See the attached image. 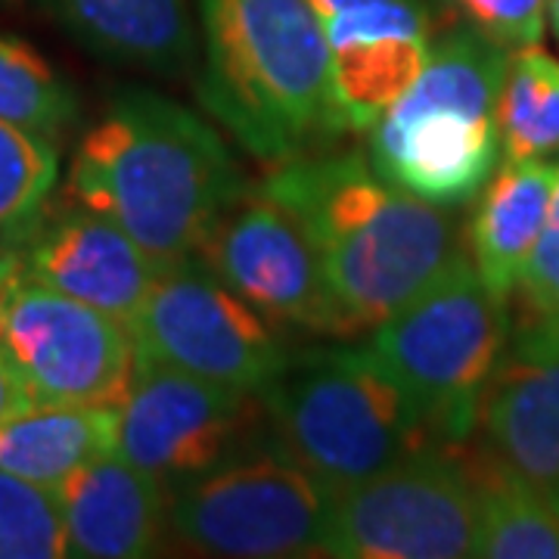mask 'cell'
Returning <instances> with one entry per match:
<instances>
[{
    "instance_id": "cell-2",
    "label": "cell",
    "mask_w": 559,
    "mask_h": 559,
    "mask_svg": "<svg viewBox=\"0 0 559 559\" xmlns=\"http://www.w3.org/2000/svg\"><path fill=\"white\" fill-rule=\"evenodd\" d=\"M249 187L212 121L146 87H121L69 168V200L119 224L162 267L190 259Z\"/></svg>"
},
{
    "instance_id": "cell-9",
    "label": "cell",
    "mask_w": 559,
    "mask_h": 559,
    "mask_svg": "<svg viewBox=\"0 0 559 559\" xmlns=\"http://www.w3.org/2000/svg\"><path fill=\"white\" fill-rule=\"evenodd\" d=\"M128 330L140 355L246 395H259L293 358L277 326L197 255L162 267Z\"/></svg>"
},
{
    "instance_id": "cell-11",
    "label": "cell",
    "mask_w": 559,
    "mask_h": 559,
    "mask_svg": "<svg viewBox=\"0 0 559 559\" xmlns=\"http://www.w3.org/2000/svg\"><path fill=\"white\" fill-rule=\"evenodd\" d=\"M193 255L274 326L355 336L299 221L259 183L212 224Z\"/></svg>"
},
{
    "instance_id": "cell-1",
    "label": "cell",
    "mask_w": 559,
    "mask_h": 559,
    "mask_svg": "<svg viewBox=\"0 0 559 559\" xmlns=\"http://www.w3.org/2000/svg\"><path fill=\"white\" fill-rule=\"evenodd\" d=\"M259 187L299 221L355 333L377 330L466 252L451 209L380 178L367 153H301Z\"/></svg>"
},
{
    "instance_id": "cell-14",
    "label": "cell",
    "mask_w": 559,
    "mask_h": 559,
    "mask_svg": "<svg viewBox=\"0 0 559 559\" xmlns=\"http://www.w3.org/2000/svg\"><path fill=\"white\" fill-rule=\"evenodd\" d=\"M479 454L559 488V314L520 311L476 419Z\"/></svg>"
},
{
    "instance_id": "cell-25",
    "label": "cell",
    "mask_w": 559,
    "mask_h": 559,
    "mask_svg": "<svg viewBox=\"0 0 559 559\" xmlns=\"http://www.w3.org/2000/svg\"><path fill=\"white\" fill-rule=\"evenodd\" d=\"M466 28L503 50L540 44L547 28V0H444Z\"/></svg>"
},
{
    "instance_id": "cell-10",
    "label": "cell",
    "mask_w": 559,
    "mask_h": 559,
    "mask_svg": "<svg viewBox=\"0 0 559 559\" xmlns=\"http://www.w3.org/2000/svg\"><path fill=\"white\" fill-rule=\"evenodd\" d=\"M0 352L35 404L119 407L134 377V336L121 320L16 274L0 286Z\"/></svg>"
},
{
    "instance_id": "cell-20",
    "label": "cell",
    "mask_w": 559,
    "mask_h": 559,
    "mask_svg": "<svg viewBox=\"0 0 559 559\" xmlns=\"http://www.w3.org/2000/svg\"><path fill=\"white\" fill-rule=\"evenodd\" d=\"M479 528L473 557L559 559V513L544 488L476 451Z\"/></svg>"
},
{
    "instance_id": "cell-23",
    "label": "cell",
    "mask_w": 559,
    "mask_h": 559,
    "mask_svg": "<svg viewBox=\"0 0 559 559\" xmlns=\"http://www.w3.org/2000/svg\"><path fill=\"white\" fill-rule=\"evenodd\" d=\"M60 175L57 143L0 119V246L16 242L47 212Z\"/></svg>"
},
{
    "instance_id": "cell-3",
    "label": "cell",
    "mask_w": 559,
    "mask_h": 559,
    "mask_svg": "<svg viewBox=\"0 0 559 559\" xmlns=\"http://www.w3.org/2000/svg\"><path fill=\"white\" fill-rule=\"evenodd\" d=\"M202 109L261 165L345 138L308 0H197Z\"/></svg>"
},
{
    "instance_id": "cell-7",
    "label": "cell",
    "mask_w": 559,
    "mask_h": 559,
    "mask_svg": "<svg viewBox=\"0 0 559 559\" xmlns=\"http://www.w3.org/2000/svg\"><path fill=\"white\" fill-rule=\"evenodd\" d=\"M333 498L274 429L252 426L209 469L168 488V522L205 557H320Z\"/></svg>"
},
{
    "instance_id": "cell-21",
    "label": "cell",
    "mask_w": 559,
    "mask_h": 559,
    "mask_svg": "<svg viewBox=\"0 0 559 559\" xmlns=\"http://www.w3.org/2000/svg\"><path fill=\"white\" fill-rule=\"evenodd\" d=\"M498 128L503 159L559 162V57L538 44L510 50Z\"/></svg>"
},
{
    "instance_id": "cell-12",
    "label": "cell",
    "mask_w": 559,
    "mask_h": 559,
    "mask_svg": "<svg viewBox=\"0 0 559 559\" xmlns=\"http://www.w3.org/2000/svg\"><path fill=\"white\" fill-rule=\"evenodd\" d=\"M255 395L140 355L119 404V451L168 488L209 469L252 429Z\"/></svg>"
},
{
    "instance_id": "cell-19",
    "label": "cell",
    "mask_w": 559,
    "mask_h": 559,
    "mask_svg": "<svg viewBox=\"0 0 559 559\" xmlns=\"http://www.w3.org/2000/svg\"><path fill=\"white\" fill-rule=\"evenodd\" d=\"M116 448L119 407L106 404H32L0 423V469L47 488Z\"/></svg>"
},
{
    "instance_id": "cell-8",
    "label": "cell",
    "mask_w": 559,
    "mask_h": 559,
    "mask_svg": "<svg viewBox=\"0 0 559 559\" xmlns=\"http://www.w3.org/2000/svg\"><path fill=\"white\" fill-rule=\"evenodd\" d=\"M479 528L476 460L426 444L333 498L320 557L463 559Z\"/></svg>"
},
{
    "instance_id": "cell-30",
    "label": "cell",
    "mask_w": 559,
    "mask_h": 559,
    "mask_svg": "<svg viewBox=\"0 0 559 559\" xmlns=\"http://www.w3.org/2000/svg\"><path fill=\"white\" fill-rule=\"evenodd\" d=\"M544 495H547V500L554 503V510L559 513V488H550V491H544Z\"/></svg>"
},
{
    "instance_id": "cell-28",
    "label": "cell",
    "mask_w": 559,
    "mask_h": 559,
    "mask_svg": "<svg viewBox=\"0 0 559 559\" xmlns=\"http://www.w3.org/2000/svg\"><path fill=\"white\" fill-rule=\"evenodd\" d=\"M16 274H20V255L13 249L0 246V286L10 277H16Z\"/></svg>"
},
{
    "instance_id": "cell-17",
    "label": "cell",
    "mask_w": 559,
    "mask_h": 559,
    "mask_svg": "<svg viewBox=\"0 0 559 559\" xmlns=\"http://www.w3.org/2000/svg\"><path fill=\"white\" fill-rule=\"evenodd\" d=\"M559 162L503 159L479 190L466 252L479 277L503 299L520 286L557 190Z\"/></svg>"
},
{
    "instance_id": "cell-15",
    "label": "cell",
    "mask_w": 559,
    "mask_h": 559,
    "mask_svg": "<svg viewBox=\"0 0 559 559\" xmlns=\"http://www.w3.org/2000/svg\"><path fill=\"white\" fill-rule=\"evenodd\" d=\"M20 271L62 296L84 301L131 326L159 277L162 264L150 259L119 224L100 212L66 202L16 242Z\"/></svg>"
},
{
    "instance_id": "cell-24",
    "label": "cell",
    "mask_w": 559,
    "mask_h": 559,
    "mask_svg": "<svg viewBox=\"0 0 559 559\" xmlns=\"http://www.w3.org/2000/svg\"><path fill=\"white\" fill-rule=\"evenodd\" d=\"M69 540L53 488L0 469V559H62Z\"/></svg>"
},
{
    "instance_id": "cell-22",
    "label": "cell",
    "mask_w": 559,
    "mask_h": 559,
    "mask_svg": "<svg viewBox=\"0 0 559 559\" xmlns=\"http://www.w3.org/2000/svg\"><path fill=\"white\" fill-rule=\"evenodd\" d=\"M0 119L60 143L79 121V97L28 40L0 35Z\"/></svg>"
},
{
    "instance_id": "cell-26",
    "label": "cell",
    "mask_w": 559,
    "mask_h": 559,
    "mask_svg": "<svg viewBox=\"0 0 559 559\" xmlns=\"http://www.w3.org/2000/svg\"><path fill=\"white\" fill-rule=\"evenodd\" d=\"M516 293H520L522 311L559 314V175L550 215L540 230V240L532 259L525 264V274H522Z\"/></svg>"
},
{
    "instance_id": "cell-29",
    "label": "cell",
    "mask_w": 559,
    "mask_h": 559,
    "mask_svg": "<svg viewBox=\"0 0 559 559\" xmlns=\"http://www.w3.org/2000/svg\"><path fill=\"white\" fill-rule=\"evenodd\" d=\"M547 25L554 32V40L559 44V0H547Z\"/></svg>"
},
{
    "instance_id": "cell-16",
    "label": "cell",
    "mask_w": 559,
    "mask_h": 559,
    "mask_svg": "<svg viewBox=\"0 0 559 559\" xmlns=\"http://www.w3.org/2000/svg\"><path fill=\"white\" fill-rule=\"evenodd\" d=\"M69 557L143 559L159 554L168 522V491L119 451L53 485Z\"/></svg>"
},
{
    "instance_id": "cell-27",
    "label": "cell",
    "mask_w": 559,
    "mask_h": 559,
    "mask_svg": "<svg viewBox=\"0 0 559 559\" xmlns=\"http://www.w3.org/2000/svg\"><path fill=\"white\" fill-rule=\"evenodd\" d=\"M32 404H35V399H32L28 385L20 377V370L0 352V423L28 411Z\"/></svg>"
},
{
    "instance_id": "cell-6",
    "label": "cell",
    "mask_w": 559,
    "mask_h": 559,
    "mask_svg": "<svg viewBox=\"0 0 559 559\" xmlns=\"http://www.w3.org/2000/svg\"><path fill=\"white\" fill-rule=\"evenodd\" d=\"M510 330V299L463 252L417 299L382 320L370 345L417 404L429 439L466 444Z\"/></svg>"
},
{
    "instance_id": "cell-4",
    "label": "cell",
    "mask_w": 559,
    "mask_h": 559,
    "mask_svg": "<svg viewBox=\"0 0 559 559\" xmlns=\"http://www.w3.org/2000/svg\"><path fill=\"white\" fill-rule=\"evenodd\" d=\"M510 50L460 25L432 38L417 81L367 131L373 171L441 209L473 202L500 153L498 100Z\"/></svg>"
},
{
    "instance_id": "cell-18",
    "label": "cell",
    "mask_w": 559,
    "mask_h": 559,
    "mask_svg": "<svg viewBox=\"0 0 559 559\" xmlns=\"http://www.w3.org/2000/svg\"><path fill=\"white\" fill-rule=\"evenodd\" d=\"M50 7L66 32L103 60L159 75H187L197 62L190 0H50Z\"/></svg>"
},
{
    "instance_id": "cell-13",
    "label": "cell",
    "mask_w": 559,
    "mask_h": 559,
    "mask_svg": "<svg viewBox=\"0 0 559 559\" xmlns=\"http://www.w3.org/2000/svg\"><path fill=\"white\" fill-rule=\"evenodd\" d=\"M348 134H367L417 81L432 47L426 0H308Z\"/></svg>"
},
{
    "instance_id": "cell-5",
    "label": "cell",
    "mask_w": 559,
    "mask_h": 559,
    "mask_svg": "<svg viewBox=\"0 0 559 559\" xmlns=\"http://www.w3.org/2000/svg\"><path fill=\"white\" fill-rule=\"evenodd\" d=\"M255 399L271 429L333 491L436 444L373 345L293 355Z\"/></svg>"
}]
</instances>
